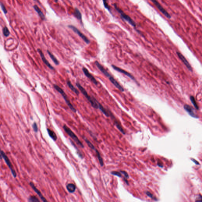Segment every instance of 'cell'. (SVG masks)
<instances>
[{
    "instance_id": "1",
    "label": "cell",
    "mask_w": 202,
    "mask_h": 202,
    "mask_svg": "<svg viewBox=\"0 0 202 202\" xmlns=\"http://www.w3.org/2000/svg\"><path fill=\"white\" fill-rule=\"evenodd\" d=\"M95 64L98 68L99 69V70L105 76L108 77L109 81H110L111 83H112L116 88L119 89L121 92H124V89L120 85V84H119V83L116 80L106 69H105V68L99 63L98 61H95Z\"/></svg>"
},
{
    "instance_id": "2",
    "label": "cell",
    "mask_w": 202,
    "mask_h": 202,
    "mask_svg": "<svg viewBox=\"0 0 202 202\" xmlns=\"http://www.w3.org/2000/svg\"><path fill=\"white\" fill-rule=\"evenodd\" d=\"M76 85L77 87V88L79 89V90H80L81 92L82 93V94L89 101V103L91 104V106L93 108L95 109H98V101H97V100L94 97L90 96H89V94H88L86 90L81 85L79 82L76 83Z\"/></svg>"
},
{
    "instance_id": "3",
    "label": "cell",
    "mask_w": 202,
    "mask_h": 202,
    "mask_svg": "<svg viewBox=\"0 0 202 202\" xmlns=\"http://www.w3.org/2000/svg\"><path fill=\"white\" fill-rule=\"evenodd\" d=\"M53 87L54 89H55L58 92H59V93L62 95V96H63V98H64L66 103L67 104L68 106L69 107L71 110L72 111H73V112L76 113V112H77V110H76V108L74 107V106H73L72 103H71L69 99L68 96H67L66 93L64 92V90L57 85H54Z\"/></svg>"
},
{
    "instance_id": "4",
    "label": "cell",
    "mask_w": 202,
    "mask_h": 202,
    "mask_svg": "<svg viewBox=\"0 0 202 202\" xmlns=\"http://www.w3.org/2000/svg\"><path fill=\"white\" fill-rule=\"evenodd\" d=\"M63 128L65 132L78 145L80 146L82 148H84L83 143L81 142L77 135L74 133V132L68 126L66 125H64L63 126Z\"/></svg>"
},
{
    "instance_id": "5",
    "label": "cell",
    "mask_w": 202,
    "mask_h": 202,
    "mask_svg": "<svg viewBox=\"0 0 202 202\" xmlns=\"http://www.w3.org/2000/svg\"><path fill=\"white\" fill-rule=\"evenodd\" d=\"M84 139L85 142L87 144L88 146L89 147V148H91V149L92 150H94L96 153L97 157L98 159L100 165L101 167H103L104 165V161H103V160L102 158V156H101L100 154V152H99L98 150L96 149V148L95 146L91 142L89 139H87L85 137H83Z\"/></svg>"
},
{
    "instance_id": "6",
    "label": "cell",
    "mask_w": 202,
    "mask_h": 202,
    "mask_svg": "<svg viewBox=\"0 0 202 202\" xmlns=\"http://www.w3.org/2000/svg\"><path fill=\"white\" fill-rule=\"evenodd\" d=\"M113 5L116 10L120 14V16H121L122 19L128 21V22L132 26L134 27H136V24H135V22L133 21L132 19H131L130 17L128 15L126 14L122 10L120 9L118 7L116 4H114Z\"/></svg>"
},
{
    "instance_id": "7",
    "label": "cell",
    "mask_w": 202,
    "mask_h": 202,
    "mask_svg": "<svg viewBox=\"0 0 202 202\" xmlns=\"http://www.w3.org/2000/svg\"><path fill=\"white\" fill-rule=\"evenodd\" d=\"M2 156L3 158L4 159V160L6 162V165L9 167V169H10L12 174L14 178H16L17 177V175L16 172L15 171L14 169L13 166L10 160L6 155V154L3 151H2Z\"/></svg>"
},
{
    "instance_id": "8",
    "label": "cell",
    "mask_w": 202,
    "mask_h": 202,
    "mask_svg": "<svg viewBox=\"0 0 202 202\" xmlns=\"http://www.w3.org/2000/svg\"><path fill=\"white\" fill-rule=\"evenodd\" d=\"M68 27L70 29H72L74 31V32L78 34V36L81 38L87 44H89L90 43V40L87 38V37L86 36H85L84 34H83L76 27L74 26V25H69Z\"/></svg>"
},
{
    "instance_id": "9",
    "label": "cell",
    "mask_w": 202,
    "mask_h": 202,
    "mask_svg": "<svg viewBox=\"0 0 202 202\" xmlns=\"http://www.w3.org/2000/svg\"><path fill=\"white\" fill-rule=\"evenodd\" d=\"M108 110L109 113V117L111 118V119H112L113 120L114 123L115 125L116 126L117 128L121 132V133H122L123 134H125V132L124 131V130L122 128V126L120 125V124L118 122V120L116 119L115 117L113 114L112 113L111 111L109 109H107Z\"/></svg>"
},
{
    "instance_id": "10",
    "label": "cell",
    "mask_w": 202,
    "mask_h": 202,
    "mask_svg": "<svg viewBox=\"0 0 202 202\" xmlns=\"http://www.w3.org/2000/svg\"><path fill=\"white\" fill-rule=\"evenodd\" d=\"M152 2H153L154 4L156 6L157 8L159 9V10H160L165 17L169 18V19H170L171 18V15L168 13V12H167L165 9H164V8L162 7V5H161L157 1H155V0H152Z\"/></svg>"
},
{
    "instance_id": "11",
    "label": "cell",
    "mask_w": 202,
    "mask_h": 202,
    "mask_svg": "<svg viewBox=\"0 0 202 202\" xmlns=\"http://www.w3.org/2000/svg\"><path fill=\"white\" fill-rule=\"evenodd\" d=\"M82 70L85 76H86L88 78H89L94 85H98V82L94 78V76H92L91 73L89 72V70L86 68L84 67L83 68Z\"/></svg>"
},
{
    "instance_id": "12",
    "label": "cell",
    "mask_w": 202,
    "mask_h": 202,
    "mask_svg": "<svg viewBox=\"0 0 202 202\" xmlns=\"http://www.w3.org/2000/svg\"><path fill=\"white\" fill-rule=\"evenodd\" d=\"M177 53L178 57H179V59L183 62L184 64L186 66V67L190 71H193V69H192V66H191V65H190V63H189V62H188L187 60H186V58L184 56L182 55L180 52H177Z\"/></svg>"
},
{
    "instance_id": "13",
    "label": "cell",
    "mask_w": 202,
    "mask_h": 202,
    "mask_svg": "<svg viewBox=\"0 0 202 202\" xmlns=\"http://www.w3.org/2000/svg\"><path fill=\"white\" fill-rule=\"evenodd\" d=\"M29 185L34 192H36V193H37V195L40 197L41 199L42 200L43 202H48V201L47 200V199L44 197L43 195L42 194L41 192L39 190H38V189L36 188V186H35V185H34V184L33 183V182H30Z\"/></svg>"
},
{
    "instance_id": "14",
    "label": "cell",
    "mask_w": 202,
    "mask_h": 202,
    "mask_svg": "<svg viewBox=\"0 0 202 202\" xmlns=\"http://www.w3.org/2000/svg\"><path fill=\"white\" fill-rule=\"evenodd\" d=\"M37 50L38 51L40 55V56L42 61L43 62H44V64H46V65L47 66H48V67L49 68V69H50V70H55L53 66H52L51 65L50 63H49L48 60L46 59V57H45V56L44 55V53H43L42 50L40 49H38Z\"/></svg>"
},
{
    "instance_id": "15",
    "label": "cell",
    "mask_w": 202,
    "mask_h": 202,
    "mask_svg": "<svg viewBox=\"0 0 202 202\" xmlns=\"http://www.w3.org/2000/svg\"><path fill=\"white\" fill-rule=\"evenodd\" d=\"M184 109L186 111L190 116L193 117V118H198V116L195 113V110L193 109V108L191 106H189L187 104H186L184 106Z\"/></svg>"
},
{
    "instance_id": "16",
    "label": "cell",
    "mask_w": 202,
    "mask_h": 202,
    "mask_svg": "<svg viewBox=\"0 0 202 202\" xmlns=\"http://www.w3.org/2000/svg\"><path fill=\"white\" fill-rule=\"evenodd\" d=\"M111 66L115 70L119 72L122 73L126 75V76L130 77V78H131V79H132V80H135V78H134V76H132L128 72H127L126 71L120 68L117 67V66L115 65H112Z\"/></svg>"
},
{
    "instance_id": "17",
    "label": "cell",
    "mask_w": 202,
    "mask_h": 202,
    "mask_svg": "<svg viewBox=\"0 0 202 202\" xmlns=\"http://www.w3.org/2000/svg\"><path fill=\"white\" fill-rule=\"evenodd\" d=\"M73 14L76 18H77L78 20L81 22V23H82V14L80 10L77 8H75L74 12Z\"/></svg>"
},
{
    "instance_id": "18",
    "label": "cell",
    "mask_w": 202,
    "mask_h": 202,
    "mask_svg": "<svg viewBox=\"0 0 202 202\" xmlns=\"http://www.w3.org/2000/svg\"><path fill=\"white\" fill-rule=\"evenodd\" d=\"M98 109H100V111L106 117H109V113L107 109L104 108V107H103L102 105L99 102H98Z\"/></svg>"
},
{
    "instance_id": "19",
    "label": "cell",
    "mask_w": 202,
    "mask_h": 202,
    "mask_svg": "<svg viewBox=\"0 0 202 202\" xmlns=\"http://www.w3.org/2000/svg\"><path fill=\"white\" fill-rule=\"evenodd\" d=\"M66 83H67L68 86V87L73 92H74L76 95H79V91L74 86V85H73L71 83V82L70 81L68 80Z\"/></svg>"
},
{
    "instance_id": "20",
    "label": "cell",
    "mask_w": 202,
    "mask_h": 202,
    "mask_svg": "<svg viewBox=\"0 0 202 202\" xmlns=\"http://www.w3.org/2000/svg\"><path fill=\"white\" fill-rule=\"evenodd\" d=\"M47 132H48V135L49 137H50L54 141H56L57 139V136L55 134V132L52 130H50V129H47Z\"/></svg>"
},
{
    "instance_id": "21",
    "label": "cell",
    "mask_w": 202,
    "mask_h": 202,
    "mask_svg": "<svg viewBox=\"0 0 202 202\" xmlns=\"http://www.w3.org/2000/svg\"><path fill=\"white\" fill-rule=\"evenodd\" d=\"M33 8H34V9L36 11V12H37L39 16L41 18L42 20H44L45 19V16L43 14V13L42 12L40 8L38 7V6L36 5H34L33 6Z\"/></svg>"
},
{
    "instance_id": "22",
    "label": "cell",
    "mask_w": 202,
    "mask_h": 202,
    "mask_svg": "<svg viewBox=\"0 0 202 202\" xmlns=\"http://www.w3.org/2000/svg\"><path fill=\"white\" fill-rule=\"evenodd\" d=\"M66 188H67L68 191L70 193H73L76 191V186L75 184H68L66 186Z\"/></svg>"
},
{
    "instance_id": "23",
    "label": "cell",
    "mask_w": 202,
    "mask_h": 202,
    "mask_svg": "<svg viewBox=\"0 0 202 202\" xmlns=\"http://www.w3.org/2000/svg\"><path fill=\"white\" fill-rule=\"evenodd\" d=\"M47 52H48V55H49L50 59H51L52 61H53L55 64L56 65H59V62L58 61V60L57 59V58L55 57V56L50 51H49V50H47Z\"/></svg>"
},
{
    "instance_id": "24",
    "label": "cell",
    "mask_w": 202,
    "mask_h": 202,
    "mask_svg": "<svg viewBox=\"0 0 202 202\" xmlns=\"http://www.w3.org/2000/svg\"><path fill=\"white\" fill-rule=\"evenodd\" d=\"M28 202H40L39 199L35 195H31L28 199Z\"/></svg>"
},
{
    "instance_id": "25",
    "label": "cell",
    "mask_w": 202,
    "mask_h": 202,
    "mask_svg": "<svg viewBox=\"0 0 202 202\" xmlns=\"http://www.w3.org/2000/svg\"><path fill=\"white\" fill-rule=\"evenodd\" d=\"M3 35L5 37H8L9 36L10 34V32L9 30L6 27H5L3 28Z\"/></svg>"
},
{
    "instance_id": "26",
    "label": "cell",
    "mask_w": 202,
    "mask_h": 202,
    "mask_svg": "<svg viewBox=\"0 0 202 202\" xmlns=\"http://www.w3.org/2000/svg\"><path fill=\"white\" fill-rule=\"evenodd\" d=\"M190 100H191V102L193 104V106L195 107V109L198 110L199 107L198 106L197 104L196 101H195V99L194 98V97L193 96H191L190 98Z\"/></svg>"
},
{
    "instance_id": "27",
    "label": "cell",
    "mask_w": 202,
    "mask_h": 202,
    "mask_svg": "<svg viewBox=\"0 0 202 202\" xmlns=\"http://www.w3.org/2000/svg\"><path fill=\"white\" fill-rule=\"evenodd\" d=\"M146 195H147V196L149 197H150V198L154 200L155 201H157L158 200L156 198L154 197V195H152V194L151 193H150V192H148V191H147V192H146Z\"/></svg>"
},
{
    "instance_id": "28",
    "label": "cell",
    "mask_w": 202,
    "mask_h": 202,
    "mask_svg": "<svg viewBox=\"0 0 202 202\" xmlns=\"http://www.w3.org/2000/svg\"><path fill=\"white\" fill-rule=\"evenodd\" d=\"M32 127H33V130L35 133L38 132V125L37 124L36 122H34L33 124V125H32Z\"/></svg>"
},
{
    "instance_id": "29",
    "label": "cell",
    "mask_w": 202,
    "mask_h": 202,
    "mask_svg": "<svg viewBox=\"0 0 202 202\" xmlns=\"http://www.w3.org/2000/svg\"><path fill=\"white\" fill-rule=\"evenodd\" d=\"M103 4H104V7H105V8H106V9L108 10L110 12H111V8L110 6L109 5L108 3H107V1H103Z\"/></svg>"
},
{
    "instance_id": "30",
    "label": "cell",
    "mask_w": 202,
    "mask_h": 202,
    "mask_svg": "<svg viewBox=\"0 0 202 202\" xmlns=\"http://www.w3.org/2000/svg\"><path fill=\"white\" fill-rule=\"evenodd\" d=\"M111 174L112 175H113L117 176V177H122L121 173L119 172L113 171L111 172Z\"/></svg>"
},
{
    "instance_id": "31",
    "label": "cell",
    "mask_w": 202,
    "mask_h": 202,
    "mask_svg": "<svg viewBox=\"0 0 202 202\" xmlns=\"http://www.w3.org/2000/svg\"><path fill=\"white\" fill-rule=\"evenodd\" d=\"M72 144L73 146H74V147H75V148H76V150H77V154H78V155L79 156V157L81 158H83V154H82L81 153V152H80L79 151V149H77V147H76V146L75 145L73 144V143H72Z\"/></svg>"
},
{
    "instance_id": "32",
    "label": "cell",
    "mask_w": 202,
    "mask_h": 202,
    "mask_svg": "<svg viewBox=\"0 0 202 202\" xmlns=\"http://www.w3.org/2000/svg\"><path fill=\"white\" fill-rule=\"evenodd\" d=\"M0 5H1V8L2 10H3L4 13H5V14H7V10L4 4H3V3H0Z\"/></svg>"
},
{
    "instance_id": "33",
    "label": "cell",
    "mask_w": 202,
    "mask_h": 202,
    "mask_svg": "<svg viewBox=\"0 0 202 202\" xmlns=\"http://www.w3.org/2000/svg\"><path fill=\"white\" fill-rule=\"evenodd\" d=\"M120 173L124 175V176H125L126 178H129V176L128 174V173H127L126 171H120Z\"/></svg>"
},
{
    "instance_id": "34",
    "label": "cell",
    "mask_w": 202,
    "mask_h": 202,
    "mask_svg": "<svg viewBox=\"0 0 202 202\" xmlns=\"http://www.w3.org/2000/svg\"><path fill=\"white\" fill-rule=\"evenodd\" d=\"M195 202H202V196H201V195H199V196H198V198Z\"/></svg>"
},
{
    "instance_id": "35",
    "label": "cell",
    "mask_w": 202,
    "mask_h": 202,
    "mask_svg": "<svg viewBox=\"0 0 202 202\" xmlns=\"http://www.w3.org/2000/svg\"><path fill=\"white\" fill-rule=\"evenodd\" d=\"M192 161H193V162H194V163H195V164H196V165H200L199 163V162H198L197 161V160H195V159H192Z\"/></svg>"
},
{
    "instance_id": "36",
    "label": "cell",
    "mask_w": 202,
    "mask_h": 202,
    "mask_svg": "<svg viewBox=\"0 0 202 202\" xmlns=\"http://www.w3.org/2000/svg\"><path fill=\"white\" fill-rule=\"evenodd\" d=\"M2 150H1V148H0V160H2L3 159V157H2Z\"/></svg>"
},
{
    "instance_id": "37",
    "label": "cell",
    "mask_w": 202,
    "mask_h": 202,
    "mask_svg": "<svg viewBox=\"0 0 202 202\" xmlns=\"http://www.w3.org/2000/svg\"><path fill=\"white\" fill-rule=\"evenodd\" d=\"M158 165L160 167H163V165H162V164H161V163H158Z\"/></svg>"
},
{
    "instance_id": "38",
    "label": "cell",
    "mask_w": 202,
    "mask_h": 202,
    "mask_svg": "<svg viewBox=\"0 0 202 202\" xmlns=\"http://www.w3.org/2000/svg\"><path fill=\"white\" fill-rule=\"evenodd\" d=\"M124 181L126 183V184L129 185L128 182V181L126 180V179H125V178H124Z\"/></svg>"
},
{
    "instance_id": "39",
    "label": "cell",
    "mask_w": 202,
    "mask_h": 202,
    "mask_svg": "<svg viewBox=\"0 0 202 202\" xmlns=\"http://www.w3.org/2000/svg\"><path fill=\"white\" fill-rule=\"evenodd\" d=\"M0 197H1V196H0Z\"/></svg>"
}]
</instances>
